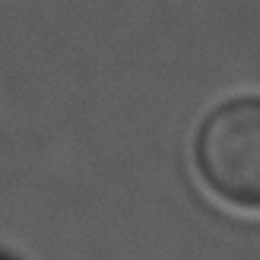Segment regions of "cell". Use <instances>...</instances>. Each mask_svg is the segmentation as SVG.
<instances>
[{
    "label": "cell",
    "mask_w": 260,
    "mask_h": 260,
    "mask_svg": "<svg viewBox=\"0 0 260 260\" xmlns=\"http://www.w3.org/2000/svg\"><path fill=\"white\" fill-rule=\"evenodd\" d=\"M197 165L222 200L260 210V99L225 102L206 118Z\"/></svg>",
    "instance_id": "obj_1"
}]
</instances>
